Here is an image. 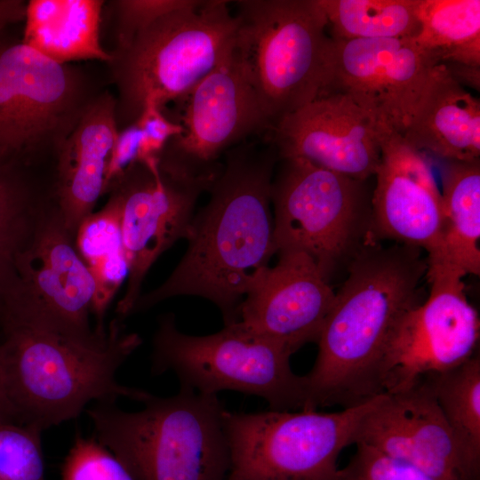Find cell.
Masks as SVG:
<instances>
[{"label": "cell", "instance_id": "20", "mask_svg": "<svg viewBox=\"0 0 480 480\" xmlns=\"http://www.w3.org/2000/svg\"><path fill=\"white\" fill-rule=\"evenodd\" d=\"M118 131L116 99L106 92L87 102L74 128L55 148L52 204L75 238L80 225L106 193Z\"/></svg>", "mask_w": 480, "mask_h": 480}, {"label": "cell", "instance_id": "4", "mask_svg": "<svg viewBox=\"0 0 480 480\" xmlns=\"http://www.w3.org/2000/svg\"><path fill=\"white\" fill-rule=\"evenodd\" d=\"M140 410L94 403L85 412L93 436L134 480H227L230 451L217 395L180 387L171 396L150 394Z\"/></svg>", "mask_w": 480, "mask_h": 480}, {"label": "cell", "instance_id": "30", "mask_svg": "<svg viewBox=\"0 0 480 480\" xmlns=\"http://www.w3.org/2000/svg\"><path fill=\"white\" fill-rule=\"evenodd\" d=\"M61 480H134L94 436L76 434L61 467Z\"/></svg>", "mask_w": 480, "mask_h": 480}, {"label": "cell", "instance_id": "25", "mask_svg": "<svg viewBox=\"0 0 480 480\" xmlns=\"http://www.w3.org/2000/svg\"><path fill=\"white\" fill-rule=\"evenodd\" d=\"M451 428L467 480H476L480 466V357L425 376Z\"/></svg>", "mask_w": 480, "mask_h": 480}, {"label": "cell", "instance_id": "28", "mask_svg": "<svg viewBox=\"0 0 480 480\" xmlns=\"http://www.w3.org/2000/svg\"><path fill=\"white\" fill-rule=\"evenodd\" d=\"M417 16L412 39L435 65L444 52L480 37L479 0H418Z\"/></svg>", "mask_w": 480, "mask_h": 480}, {"label": "cell", "instance_id": "22", "mask_svg": "<svg viewBox=\"0 0 480 480\" xmlns=\"http://www.w3.org/2000/svg\"><path fill=\"white\" fill-rule=\"evenodd\" d=\"M101 0H30L22 43L49 60L67 65L112 54L100 42Z\"/></svg>", "mask_w": 480, "mask_h": 480}, {"label": "cell", "instance_id": "23", "mask_svg": "<svg viewBox=\"0 0 480 480\" xmlns=\"http://www.w3.org/2000/svg\"><path fill=\"white\" fill-rule=\"evenodd\" d=\"M443 240L449 263L480 274V160H444L441 169Z\"/></svg>", "mask_w": 480, "mask_h": 480}, {"label": "cell", "instance_id": "26", "mask_svg": "<svg viewBox=\"0 0 480 480\" xmlns=\"http://www.w3.org/2000/svg\"><path fill=\"white\" fill-rule=\"evenodd\" d=\"M333 39L414 38L418 0H318Z\"/></svg>", "mask_w": 480, "mask_h": 480}, {"label": "cell", "instance_id": "5", "mask_svg": "<svg viewBox=\"0 0 480 480\" xmlns=\"http://www.w3.org/2000/svg\"><path fill=\"white\" fill-rule=\"evenodd\" d=\"M230 1L196 0L116 46L108 63L116 84V120L134 123L143 108L177 102L232 51L237 20Z\"/></svg>", "mask_w": 480, "mask_h": 480}, {"label": "cell", "instance_id": "36", "mask_svg": "<svg viewBox=\"0 0 480 480\" xmlns=\"http://www.w3.org/2000/svg\"><path fill=\"white\" fill-rule=\"evenodd\" d=\"M27 4L22 0H0V30L25 20Z\"/></svg>", "mask_w": 480, "mask_h": 480}, {"label": "cell", "instance_id": "8", "mask_svg": "<svg viewBox=\"0 0 480 480\" xmlns=\"http://www.w3.org/2000/svg\"><path fill=\"white\" fill-rule=\"evenodd\" d=\"M271 182L276 253L308 254L328 278L369 242L372 196L366 180L299 157L279 158Z\"/></svg>", "mask_w": 480, "mask_h": 480}, {"label": "cell", "instance_id": "29", "mask_svg": "<svg viewBox=\"0 0 480 480\" xmlns=\"http://www.w3.org/2000/svg\"><path fill=\"white\" fill-rule=\"evenodd\" d=\"M42 433L28 425L0 424V480H46Z\"/></svg>", "mask_w": 480, "mask_h": 480}, {"label": "cell", "instance_id": "11", "mask_svg": "<svg viewBox=\"0 0 480 480\" xmlns=\"http://www.w3.org/2000/svg\"><path fill=\"white\" fill-rule=\"evenodd\" d=\"M176 103L181 108L176 122L182 132L166 143L158 166L180 179L212 184L228 150L271 129L234 47Z\"/></svg>", "mask_w": 480, "mask_h": 480}, {"label": "cell", "instance_id": "16", "mask_svg": "<svg viewBox=\"0 0 480 480\" xmlns=\"http://www.w3.org/2000/svg\"><path fill=\"white\" fill-rule=\"evenodd\" d=\"M378 131L380 160L372 194V229L426 251L428 264L448 262L442 196L428 163L395 130L378 124Z\"/></svg>", "mask_w": 480, "mask_h": 480}, {"label": "cell", "instance_id": "32", "mask_svg": "<svg viewBox=\"0 0 480 480\" xmlns=\"http://www.w3.org/2000/svg\"><path fill=\"white\" fill-rule=\"evenodd\" d=\"M196 0H117L112 5L117 18L116 46L132 37L160 17L188 7Z\"/></svg>", "mask_w": 480, "mask_h": 480}, {"label": "cell", "instance_id": "21", "mask_svg": "<svg viewBox=\"0 0 480 480\" xmlns=\"http://www.w3.org/2000/svg\"><path fill=\"white\" fill-rule=\"evenodd\" d=\"M402 136L414 149L444 160L479 159V98L437 64Z\"/></svg>", "mask_w": 480, "mask_h": 480}, {"label": "cell", "instance_id": "12", "mask_svg": "<svg viewBox=\"0 0 480 480\" xmlns=\"http://www.w3.org/2000/svg\"><path fill=\"white\" fill-rule=\"evenodd\" d=\"M465 276L448 262L428 264L429 294L400 319L385 351L380 372L383 393L406 389L475 355L480 322L467 299Z\"/></svg>", "mask_w": 480, "mask_h": 480}, {"label": "cell", "instance_id": "7", "mask_svg": "<svg viewBox=\"0 0 480 480\" xmlns=\"http://www.w3.org/2000/svg\"><path fill=\"white\" fill-rule=\"evenodd\" d=\"M292 354L239 322L204 336L182 332L172 313L158 319L151 371L173 372L180 387L205 395L237 391L263 398L274 411L308 410L305 375L293 372Z\"/></svg>", "mask_w": 480, "mask_h": 480}, {"label": "cell", "instance_id": "34", "mask_svg": "<svg viewBox=\"0 0 480 480\" xmlns=\"http://www.w3.org/2000/svg\"><path fill=\"white\" fill-rule=\"evenodd\" d=\"M141 132L136 122L118 131L107 175V189L112 180L140 159Z\"/></svg>", "mask_w": 480, "mask_h": 480}, {"label": "cell", "instance_id": "1", "mask_svg": "<svg viewBox=\"0 0 480 480\" xmlns=\"http://www.w3.org/2000/svg\"><path fill=\"white\" fill-rule=\"evenodd\" d=\"M277 161L267 140L226 153L207 204L195 212L184 256L160 286L140 295L132 315L197 296L217 306L224 325L238 321L242 301L276 253L270 189Z\"/></svg>", "mask_w": 480, "mask_h": 480}, {"label": "cell", "instance_id": "37", "mask_svg": "<svg viewBox=\"0 0 480 480\" xmlns=\"http://www.w3.org/2000/svg\"><path fill=\"white\" fill-rule=\"evenodd\" d=\"M15 422L13 410L8 399L3 376L0 371V424Z\"/></svg>", "mask_w": 480, "mask_h": 480}, {"label": "cell", "instance_id": "18", "mask_svg": "<svg viewBox=\"0 0 480 480\" xmlns=\"http://www.w3.org/2000/svg\"><path fill=\"white\" fill-rule=\"evenodd\" d=\"M277 254L276 264L265 268L245 295L237 322L293 354L307 343L317 342L335 292L308 254L299 251Z\"/></svg>", "mask_w": 480, "mask_h": 480}, {"label": "cell", "instance_id": "6", "mask_svg": "<svg viewBox=\"0 0 480 480\" xmlns=\"http://www.w3.org/2000/svg\"><path fill=\"white\" fill-rule=\"evenodd\" d=\"M235 52L271 128L325 93L332 40L318 0H241Z\"/></svg>", "mask_w": 480, "mask_h": 480}, {"label": "cell", "instance_id": "38", "mask_svg": "<svg viewBox=\"0 0 480 480\" xmlns=\"http://www.w3.org/2000/svg\"><path fill=\"white\" fill-rule=\"evenodd\" d=\"M7 156H8L7 152L2 148H0V164L4 162Z\"/></svg>", "mask_w": 480, "mask_h": 480}, {"label": "cell", "instance_id": "14", "mask_svg": "<svg viewBox=\"0 0 480 480\" xmlns=\"http://www.w3.org/2000/svg\"><path fill=\"white\" fill-rule=\"evenodd\" d=\"M80 76L18 44H0V148L12 152L55 148L85 105Z\"/></svg>", "mask_w": 480, "mask_h": 480}, {"label": "cell", "instance_id": "33", "mask_svg": "<svg viewBox=\"0 0 480 480\" xmlns=\"http://www.w3.org/2000/svg\"><path fill=\"white\" fill-rule=\"evenodd\" d=\"M135 122L141 132L139 163L159 161L166 143L182 132L179 123L155 105L146 106Z\"/></svg>", "mask_w": 480, "mask_h": 480}, {"label": "cell", "instance_id": "31", "mask_svg": "<svg viewBox=\"0 0 480 480\" xmlns=\"http://www.w3.org/2000/svg\"><path fill=\"white\" fill-rule=\"evenodd\" d=\"M356 446L347 466L340 469L339 480H435L417 467L369 445L357 443Z\"/></svg>", "mask_w": 480, "mask_h": 480}, {"label": "cell", "instance_id": "24", "mask_svg": "<svg viewBox=\"0 0 480 480\" xmlns=\"http://www.w3.org/2000/svg\"><path fill=\"white\" fill-rule=\"evenodd\" d=\"M76 245L97 284L91 309L95 321L93 330L99 337H105L108 308L128 276L118 212L110 198L101 210L93 212L80 225Z\"/></svg>", "mask_w": 480, "mask_h": 480}, {"label": "cell", "instance_id": "3", "mask_svg": "<svg viewBox=\"0 0 480 480\" xmlns=\"http://www.w3.org/2000/svg\"><path fill=\"white\" fill-rule=\"evenodd\" d=\"M0 371L17 423L42 432L76 419L90 404L150 393L121 384L116 373L142 339L114 319L104 340L84 343L50 332L0 323Z\"/></svg>", "mask_w": 480, "mask_h": 480}, {"label": "cell", "instance_id": "27", "mask_svg": "<svg viewBox=\"0 0 480 480\" xmlns=\"http://www.w3.org/2000/svg\"><path fill=\"white\" fill-rule=\"evenodd\" d=\"M44 204L9 164H0V315L17 284V259Z\"/></svg>", "mask_w": 480, "mask_h": 480}, {"label": "cell", "instance_id": "17", "mask_svg": "<svg viewBox=\"0 0 480 480\" xmlns=\"http://www.w3.org/2000/svg\"><path fill=\"white\" fill-rule=\"evenodd\" d=\"M283 157H299L358 180L380 160L378 123L344 93L321 96L282 117L266 133Z\"/></svg>", "mask_w": 480, "mask_h": 480}, {"label": "cell", "instance_id": "35", "mask_svg": "<svg viewBox=\"0 0 480 480\" xmlns=\"http://www.w3.org/2000/svg\"><path fill=\"white\" fill-rule=\"evenodd\" d=\"M452 80L464 88L468 87L477 92L480 90V67H472L459 63H443Z\"/></svg>", "mask_w": 480, "mask_h": 480}, {"label": "cell", "instance_id": "2", "mask_svg": "<svg viewBox=\"0 0 480 480\" xmlns=\"http://www.w3.org/2000/svg\"><path fill=\"white\" fill-rule=\"evenodd\" d=\"M420 251L369 241L348 263L305 375L308 410L348 408L383 394L380 372L388 342L404 315L422 302L420 284L428 263Z\"/></svg>", "mask_w": 480, "mask_h": 480}, {"label": "cell", "instance_id": "19", "mask_svg": "<svg viewBox=\"0 0 480 480\" xmlns=\"http://www.w3.org/2000/svg\"><path fill=\"white\" fill-rule=\"evenodd\" d=\"M406 461L435 480H467L453 435L426 377L383 393L362 419L355 444Z\"/></svg>", "mask_w": 480, "mask_h": 480}, {"label": "cell", "instance_id": "10", "mask_svg": "<svg viewBox=\"0 0 480 480\" xmlns=\"http://www.w3.org/2000/svg\"><path fill=\"white\" fill-rule=\"evenodd\" d=\"M16 267L17 284L4 305L0 323H15L84 343L106 338L96 335L91 326L95 279L53 204H44L40 209Z\"/></svg>", "mask_w": 480, "mask_h": 480}, {"label": "cell", "instance_id": "13", "mask_svg": "<svg viewBox=\"0 0 480 480\" xmlns=\"http://www.w3.org/2000/svg\"><path fill=\"white\" fill-rule=\"evenodd\" d=\"M211 185L173 177L157 161L135 163L110 182L107 192L117 209L128 266L126 289L116 308L119 320L132 315L158 257L188 238L196 202Z\"/></svg>", "mask_w": 480, "mask_h": 480}, {"label": "cell", "instance_id": "9", "mask_svg": "<svg viewBox=\"0 0 480 480\" xmlns=\"http://www.w3.org/2000/svg\"><path fill=\"white\" fill-rule=\"evenodd\" d=\"M379 396L328 413L224 410L230 451L227 480H339L338 457L355 444L359 424Z\"/></svg>", "mask_w": 480, "mask_h": 480}, {"label": "cell", "instance_id": "15", "mask_svg": "<svg viewBox=\"0 0 480 480\" xmlns=\"http://www.w3.org/2000/svg\"><path fill=\"white\" fill-rule=\"evenodd\" d=\"M332 40L324 95L350 96L378 124L402 135L436 65L412 38Z\"/></svg>", "mask_w": 480, "mask_h": 480}]
</instances>
